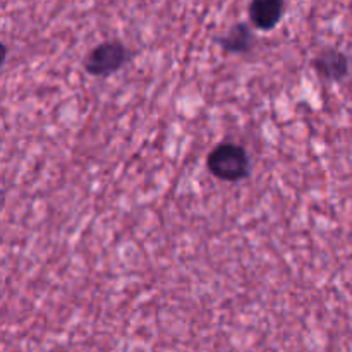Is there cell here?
I'll use <instances>...</instances> for the list:
<instances>
[{"label":"cell","instance_id":"1","mask_svg":"<svg viewBox=\"0 0 352 352\" xmlns=\"http://www.w3.org/2000/svg\"><path fill=\"white\" fill-rule=\"evenodd\" d=\"M206 167L220 181L239 182L250 174V155L236 143H220L210 151Z\"/></svg>","mask_w":352,"mask_h":352},{"label":"cell","instance_id":"2","mask_svg":"<svg viewBox=\"0 0 352 352\" xmlns=\"http://www.w3.org/2000/svg\"><path fill=\"white\" fill-rule=\"evenodd\" d=\"M131 58L133 52L126 45L120 43L119 40H110L93 47L82 60V67L88 74L105 78L120 71Z\"/></svg>","mask_w":352,"mask_h":352},{"label":"cell","instance_id":"3","mask_svg":"<svg viewBox=\"0 0 352 352\" xmlns=\"http://www.w3.org/2000/svg\"><path fill=\"white\" fill-rule=\"evenodd\" d=\"M311 65L316 74L327 81H340L349 74V57L333 47L320 50L311 60Z\"/></svg>","mask_w":352,"mask_h":352},{"label":"cell","instance_id":"4","mask_svg":"<svg viewBox=\"0 0 352 352\" xmlns=\"http://www.w3.org/2000/svg\"><path fill=\"white\" fill-rule=\"evenodd\" d=\"M285 3L280 0H254L250 3V21L261 31H270L280 23Z\"/></svg>","mask_w":352,"mask_h":352},{"label":"cell","instance_id":"5","mask_svg":"<svg viewBox=\"0 0 352 352\" xmlns=\"http://www.w3.org/2000/svg\"><path fill=\"white\" fill-rule=\"evenodd\" d=\"M254 41L256 38H254L253 30L246 23L234 24L223 36L217 38V43L230 54H248L253 48Z\"/></svg>","mask_w":352,"mask_h":352}]
</instances>
